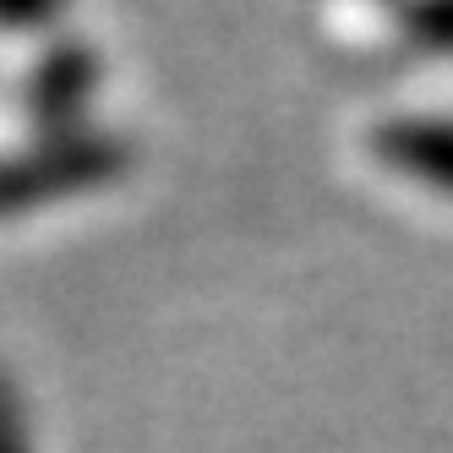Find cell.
Returning <instances> with one entry per match:
<instances>
[{"label": "cell", "mask_w": 453, "mask_h": 453, "mask_svg": "<svg viewBox=\"0 0 453 453\" xmlns=\"http://www.w3.org/2000/svg\"><path fill=\"white\" fill-rule=\"evenodd\" d=\"M132 165V148L110 132H60L27 153L0 158V213L34 208L66 191H88Z\"/></svg>", "instance_id": "cell-1"}, {"label": "cell", "mask_w": 453, "mask_h": 453, "mask_svg": "<svg viewBox=\"0 0 453 453\" xmlns=\"http://www.w3.org/2000/svg\"><path fill=\"white\" fill-rule=\"evenodd\" d=\"M99 82H104L99 50L82 44V39H60L22 72L17 104H22L27 120H39V126H66V120H77L88 110V99L99 93Z\"/></svg>", "instance_id": "cell-2"}, {"label": "cell", "mask_w": 453, "mask_h": 453, "mask_svg": "<svg viewBox=\"0 0 453 453\" xmlns=\"http://www.w3.org/2000/svg\"><path fill=\"white\" fill-rule=\"evenodd\" d=\"M372 153L437 191H453V120L448 115H399L372 126Z\"/></svg>", "instance_id": "cell-3"}, {"label": "cell", "mask_w": 453, "mask_h": 453, "mask_svg": "<svg viewBox=\"0 0 453 453\" xmlns=\"http://www.w3.org/2000/svg\"><path fill=\"white\" fill-rule=\"evenodd\" d=\"M399 34L420 55H453V0H404Z\"/></svg>", "instance_id": "cell-4"}, {"label": "cell", "mask_w": 453, "mask_h": 453, "mask_svg": "<svg viewBox=\"0 0 453 453\" xmlns=\"http://www.w3.org/2000/svg\"><path fill=\"white\" fill-rule=\"evenodd\" d=\"M72 0H0V27H12V34H44L66 17Z\"/></svg>", "instance_id": "cell-5"}]
</instances>
